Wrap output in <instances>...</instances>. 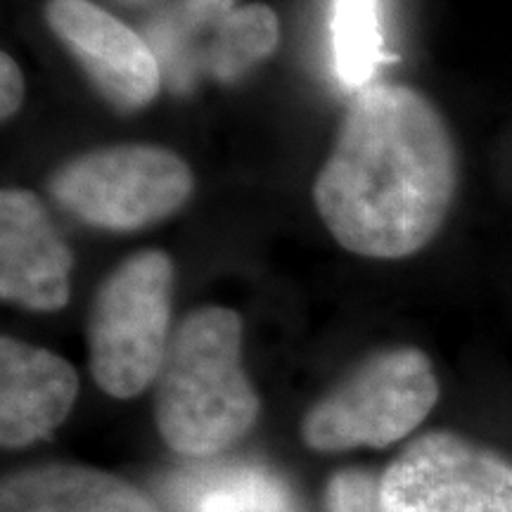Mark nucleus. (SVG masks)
<instances>
[{
	"label": "nucleus",
	"instance_id": "f257e3e1",
	"mask_svg": "<svg viewBox=\"0 0 512 512\" xmlns=\"http://www.w3.org/2000/svg\"><path fill=\"white\" fill-rule=\"evenodd\" d=\"M456 185V147L437 107L413 88L380 83L349 107L313 200L344 249L403 259L439 233Z\"/></svg>",
	"mask_w": 512,
	"mask_h": 512
},
{
	"label": "nucleus",
	"instance_id": "f03ea898",
	"mask_svg": "<svg viewBox=\"0 0 512 512\" xmlns=\"http://www.w3.org/2000/svg\"><path fill=\"white\" fill-rule=\"evenodd\" d=\"M240 354L242 320L223 306L192 311L171 335L155 380V420L176 453L211 458L252 430L259 399Z\"/></svg>",
	"mask_w": 512,
	"mask_h": 512
},
{
	"label": "nucleus",
	"instance_id": "7ed1b4c3",
	"mask_svg": "<svg viewBox=\"0 0 512 512\" xmlns=\"http://www.w3.org/2000/svg\"><path fill=\"white\" fill-rule=\"evenodd\" d=\"M174 264L145 249L107 275L88 320L91 370L114 399H133L157 380L169 349Z\"/></svg>",
	"mask_w": 512,
	"mask_h": 512
},
{
	"label": "nucleus",
	"instance_id": "20e7f679",
	"mask_svg": "<svg viewBox=\"0 0 512 512\" xmlns=\"http://www.w3.org/2000/svg\"><path fill=\"white\" fill-rule=\"evenodd\" d=\"M50 195L76 219L102 230H138L176 214L195 178L171 150L117 145L69 159L50 176Z\"/></svg>",
	"mask_w": 512,
	"mask_h": 512
},
{
	"label": "nucleus",
	"instance_id": "39448f33",
	"mask_svg": "<svg viewBox=\"0 0 512 512\" xmlns=\"http://www.w3.org/2000/svg\"><path fill=\"white\" fill-rule=\"evenodd\" d=\"M439 399L422 351L401 347L368 358L306 415L302 434L316 451L384 448L411 434Z\"/></svg>",
	"mask_w": 512,
	"mask_h": 512
},
{
	"label": "nucleus",
	"instance_id": "423d86ee",
	"mask_svg": "<svg viewBox=\"0 0 512 512\" xmlns=\"http://www.w3.org/2000/svg\"><path fill=\"white\" fill-rule=\"evenodd\" d=\"M382 512H512V465L451 432L403 448L380 479Z\"/></svg>",
	"mask_w": 512,
	"mask_h": 512
},
{
	"label": "nucleus",
	"instance_id": "0eeeda50",
	"mask_svg": "<svg viewBox=\"0 0 512 512\" xmlns=\"http://www.w3.org/2000/svg\"><path fill=\"white\" fill-rule=\"evenodd\" d=\"M46 22L81 64L88 81L119 112L150 105L162 88V67L143 36L91 3L48 0Z\"/></svg>",
	"mask_w": 512,
	"mask_h": 512
},
{
	"label": "nucleus",
	"instance_id": "6e6552de",
	"mask_svg": "<svg viewBox=\"0 0 512 512\" xmlns=\"http://www.w3.org/2000/svg\"><path fill=\"white\" fill-rule=\"evenodd\" d=\"M74 256L38 195L0 192V297L29 311H60L69 302Z\"/></svg>",
	"mask_w": 512,
	"mask_h": 512
},
{
	"label": "nucleus",
	"instance_id": "1a4fd4ad",
	"mask_svg": "<svg viewBox=\"0 0 512 512\" xmlns=\"http://www.w3.org/2000/svg\"><path fill=\"white\" fill-rule=\"evenodd\" d=\"M79 375L53 351L0 339V441L22 448L48 437L72 411Z\"/></svg>",
	"mask_w": 512,
	"mask_h": 512
},
{
	"label": "nucleus",
	"instance_id": "9d476101",
	"mask_svg": "<svg viewBox=\"0 0 512 512\" xmlns=\"http://www.w3.org/2000/svg\"><path fill=\"white\" fill-rule=\"evenodd\" d=\"M0 512H159L143 491L110 472L46 465L3 482Z\"/></svg>",
	"mask_w": 512,
	"mask_h": 512
},
{
	"label": "nucleus",
	"instance_id": "9b49d317",
	"mask_svg": "<svg viewBox=\"0 0 512 512\" xmlns=\"http://www.w3.org/2000/svg\"><path fill=\"white\" fill-rule=\"evenodd\" d=\"M176 512H299L283 479L259 465H216L176 477Z\"/></svg>",
	"mask_w": 512,
	"mask_h": 512
},
{
	"label": "nucleus",
	"instance_id": "f8f14e48",
	"mask_svg": "<svg viewBox=\"0 0 512 512\" xmlns=\"http://www.w3.org/2000/svg\"><path fill=\"white\" fill-rule=\"evenodd\" d=\"M238 0H174L147 22L145 41L155 50L162 79L181 93L202 76V50L216 24L235 10Z\"/></svg>",
	"mask_w": 512,
	"mask_h": 512
},
{
	"label": "nucleus",
	"instance_id": "ddd939ff",
	"mask_svg": "<svg viewBox=\"0 0 512 512\" xmlns=\"http://www.w3.org/2000/svg\"><path fill=\"white\" fill-rule=\"evenodd\" d=\"M280 24L268 5L252 3L230 10L209 36L202 55V74L221 83H235L273 53Z\"/></svg>",
	"mask_w": 512,
	"mask_h": 512
},
{
	"label": "nucleus",
	"instance_id": "4468645a",
	"mask_svg": "<svg viewBox=\"0 0 512 512\" xmlns=\"http://www.w3.org/2000/svg\"><path fill=\"white\" fill-rule=\"evenodd\" d=\"M332 55L344 86L363 88L384 60L377 0H335Z\"/></svg>",
	"mask_w": 512,
	"mask_h": 512
},
{
	"label": "nucleus",
	"instance_id": "2eb2a0df",
	"mask_svg": "<svg viewBox=\"0 0 512 512\" xmlns=\"http://www.w3.org/2000/svg\"><path fill=\"white\" fill-rule=\"evenodd\" d=\"M330 512H382L380 484L366 472H342L328 491Z\"/></svg>",
	"mask_w": 512,
	"mask_h": 512
},
{
	"label": "nucleus",
	"instance_id": "dca6fc26",
	"mask_svg": "<svg viewBox=\"0 0 512 512\" xmlns=\"http://www.w3.org/2000/svg\"><path fill=\"white\" fill-rule=\"evenodd\" d=\"M24 100V76L8 53L0 55V117L10 119Z\"/></svg>",
	"mask_w": 512,
	"mask_h": 512
},
{
	"label": "nucleus",
	"instance_id": "f3484780",
	"mask_svg": "<svg viewBox=\"0 0 512 512\" xmlns=\"http://www.w3.org/2000/svg\"><path fill=\"white\" fill-rule=\"evenodd\" d=\"M126 5H155V3H164V0H121ZM174 3V0H171Z\"/></svg>",
	"mask_w": 512,
	"mask_h": 512
}]
</instances>
